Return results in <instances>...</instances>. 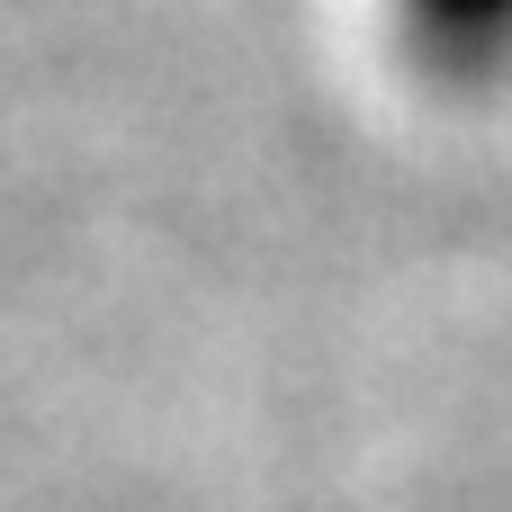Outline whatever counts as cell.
I'll list each match as a JSON object with an SVG mask.
<instances>
[{
    "instance_id": "6da1fadb",
    "label": "cell",
    "mask_w": 512,
    "mask_h": 512,
    "mask_svg": "<svg viewBox=\"0 0 512 512\" xmlns=\"http://www.w3.org/2000/svg\"><path fill=\"white\" fill-rule=\"evenodd\" d=\"M387 27L441 99L512 90V0H387Z\"/></svg>"
}]
</instances>
